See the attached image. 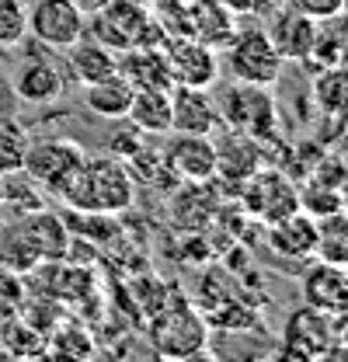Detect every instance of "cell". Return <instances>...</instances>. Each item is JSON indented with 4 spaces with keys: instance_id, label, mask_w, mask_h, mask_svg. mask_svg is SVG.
<instances>
[{
    "instance_id": "1",
    "label": "cell",
    "mask_w": 348,
    "mask_h": 362,
    "mask_svg": "<svg viewBox=\"0 0 348 362\" xmlns=\"http://www.w3.org/2000/svg\"><path fill=\"white\" fill-rule=\"evenodd\" d=\"M59 199L74 213H98V216H119L136 202V181L126 164L112 153H87L81 168L63 185Z\"/></svg>"
},
{
    "instance_id": "2",
    "label": "cell",
    "mask_w": 348,
    "mask_h": 362,
    "mask_svg": "<svg viewBox=\"0 0 348 362\" xmlns=\"http://www.w3.org/2000/svg\"><path fill=\"white\" fill-rule=\"evenodd\" d=\"M209 320L199 314L192 303L168 300L161 310L150 314L146 327V341L153 349V356L161 359H199L209 356Z\"/></svg>"
},
{
    "instance_id": "3",
    "label": "cell",
    "mask_w": 348,
    "mask_h": 362,
    "mask_svg": "<svg viewBox=\"0 0 348 362\" xmlns=\"http://www.w3.org/2000/svg\"><path fill=\"white\" fill-rule=\"evenodd\" d=\"M84 35L98 39L115 52H126L136 45H164L168 39L161 25L150 18L146 4H136V0H108L105 7L91 11Z\"/></svg>"
},
{
    "instance_id": "4",
    "label": "cell",
    "mask_w": 348,
    "mask_h": 362,
    "mask_svg": "<svg viewBox=\"0 0 348 362\" xmlns=\"http://www.w3.org/2000/svg\"><path fill=\"white\" fill-rule=\"evenodd\" d=\"M87 157V150L70 139V136H49V139H28L21 171L35 181L39 188H45L49 195H59L63 185L70 181V175L81 168V160Z\"/></svg>"
},
{
    "instance_id": "5",
    "label": "cell",
    "mask_w": 348,
    "mask_h": 362,
    "mask_svg": "<svg viewBox=\"0 0 348 362\" xmlns=\"http://www.w3.org/2000/svg\"><path fill=\"white\" fill-rule=\"evenodd\" d=\"M219 119H223V126L255 136L258 143H265V139H272L279 133V112H275L272 88H258V84H240L237 81L223 94Z\"/></svg>"
},
{
    "instance_id": "6",
    "label": "cell",
    "mask_w": 348,
    "mask_h": 362,
    "mask_svg": "<svg viewBox=\"0 0 348 362\" xmlns=\"http://www.w3.org/2000/svg\"><path fill=\"white\" fill-rule=\"evenodd\" d=\"M331 349H335V314L303 303L286 317V327L279 338L282 359H327Z\"/></svg>"
},
{
    "instance_id": "7",
    "label": "cell",
    "mask_w": 348,
    "mask_h": 362,
    "mask_svg": "<svg viewBox=\"0 0 348 362\" xmlns=\"http://www.w3.org/2000/svg\"><path fill=\"white\" fill-rule=\"evenodd\" d=\"M282 56L272 42V35L265 28H248L240 32L230 52H226V66L233 74V81L240 84H258V88H272L282 77Z\"/></svg>"
},
{
    "instance_id": "8",
    "label": "cell",
    "mask_w": 348,
    "mask_h": 362,
    "mask_svg": "<svg viewBox=\"0 0 348 362\" xmlns=\"http://www.w3.org/2000/svg\"><path fill=\"white\" fill-rule=\"evenodd\" d=\"M240 199H244V209L265 226L279 223V220H286L300 209L296 185L282 171H272V168H258L255 175L240 181Z\"/></svg>"
},
{
    "instance_id": "9",
    "label": "cell",
    "mask_w": 348,
    "mask_h": 362,
    "mask_svg": "<svg viewBox=\"0 0 348 362\" xmlns=\"http://www.w3.org/2000/svg\"><path fill=\"white\" fill-rule=\"evenodd\" d=\"M28 32L45 49H70L87 32V14L74 0H32Z\"/></svg>"
},
{
    "instance_id": "10",
    "label": "cell",
    "mask_w": 348,
    "mask_h": 362,
    "mask_svg": "<svg viewBox=\"0 0 348 362\" xmlns=\"http://www.w3.org/2000/svg\"><path fill=\"white\" fill-rule=\"evenodd\" d=\"M164 59H168V70H171L174 84H185V88H202L209 90L219 81V59L213 52V45H206L195 35H178V39H164Z\"/></svg>"
},
{
    "instance_id": "11",
    "label": "cell",
    "mask_w": 348,
    "mask_h": 362,
    "mask_svg": "<svg viewBox=\"0 0 348 362\" xmlns=\"http://www.w3.org/2000/svg\"><path fill=\"white\" fill-rule=\"evenodd\" d=\"M168 146L161 150L164 153V164L171 171L174 181H209L216 178V139L213 136H199V133H168Z\"/></svg>"
},
{
    "instance_id": "12",
    "label": "cell",
    "mask_w": 348,
    "mask_h": 362,
    "mask_svg": "<svg viewBox=\"0 0 348 362\" xmlns=\"http://www.w3.org/2000/svg\"><path fill=\"white\" fill-rule=\"evenodd\" d=\"M219 129H223L219 105L209 98V90L174 84L171 88V133L216 136Z\"/></svg>"
},
{
    "instance_id": "13",
    "label": "cell",
    "mask_w": 348,
    "mask_h": 362,
    "mask_svg": "<svg viewBox=\"0 0 348 362\" xmlns=\"http://www.w3.org/2000/svg\"><path fill=\"white\" fill-rule=\"evenodd\" d=\"M66 81H70V74L59 70V63H52V59H45V56H35V59H28V63L18 66L11 88H14V94H18L21 101H28V105H52V101L63 98Z\"/></svg>"
},
{
    "instance_id": "14",
    "label": "cell",
    "mask_w": 348,
    "mask_h": 362,
    "mask_svg": "<svg viewBox=\"0 0 348 362\" xmlns=\"http://www.w3.org/2000/svg\"><path fill=\"white\" fill-rule=\"evenodd\" d=\"M306 303L327 310V314H345L348 310V265L338 262H317L303 275Z\"/></svg>"
},
{
    "instance_id": "15",
    "label": "cell",
    "mask_w": 348,
    "mask_h": 362,
    "mask_svg": "<svg viewBox=\"0 0 348 362\" xmlns=\"http://www.w3.org/2000/svg\"><path fill=\"white\" fill-rule=\"evenodd\" d=\"M66 74L77 81V84H94V81H105L112 74H119V52L101 45L98 39H77V42L66 49Z\"/></svg>"
},
{
    "instance_id": "16",
    "label": "cell",
    "mask_w": 348,
    "mask_h": 362,
    "mask_svg": "<svg viewBox=\"0 0 348 362\" xmlns=\"http://www.w3.org/2000/svg\"><path fill=\"white\" fill-rule=\"evenodd\" d=\"M119 74L132 88H174L161 45H136V49L119 52Z\"/></svg>"
},
{
    "instance_id": "17",
    "label": "cell",
    "mask_w": 348,
    "mask_h": 362,
    "mask_svg": "<svg viewBox=\"0 0 348 362\" xmlns=\"http://www.w3.org/2000/svg\"><path fill=\"white\" fill-rule=\"evenodd\" d=\"M258 168H261V146L255 136L230 129L216 143V175H223L226 181L240 185L248 175H255Z\"/></svg>"
},
{
    "instance_id": "18",
    "label": "cell",
    "mask_w": 348,
    "mask_h": 362,
    "mask_svg": "<svg viewBox=\"0 0 348 362\" xmlns=\"http://www.w3.org/2000/svg\"><path fill=\"white\" fill-rule=\"evenodd\" d=\"M268 247L275 255H286V258L317 255V220L306 216L303 209H296L293 216L268 223Z\"/></svg>"
},
{
    "instance_id": "19",
    "label": "cell",
    "mask_w": 348,
    "mask_h": 362,
    "mask_svg": "<svg viewBox=\"0 0 348 362\" xmlns=\"http://www.w3.org/2000/svg\"><path fill=\"white\" fill-rule=\"evenodd\" d=\"M126 119L143 136H168L171 133V88H136Z\"/></svg>"
},
{
    "instance_id": "20",
    "label": "cell",
    "mask_w": 348,
    "mask_h": 362,
    "mask_svg": "<svg viewBox=\"0 0 348 362\" xmlns=\"http://www.w3.org/2000/svg\"><path fill=\"white\" fill-rule=\"evenodd\" d=\"M268 35L282 59H310L313 42H317V18H310L296 7V11L282 14L275 21V32H268Z\"/></svg>"
},
{
    "instance_id": "21",
    "label": "cell",
    "mask_w": 348,
    "mask_h": 362,
    "mask_svg": "<svg viewBox=\"0 0 348 362\" xmlns=\"http://www.w3.org/2000/svg\"><path fill=\"white\" fill-rule=\"evenodd\" d=\"M132 94H136V88H132L129 81H126L122 74H112V77H105V81L84 84V105L94 115H101V119L122 122V119L129 115Z\"/></svg>"
},
{
    "instance_id": "22",
    "label": "cell",
    "mask_w": 348,
    "mask_h": 362,
    "mask_svg": "<svg viewBox=\"0 0 348 362\" xmlns=\"http://www.w3.org/2000/svg\"><path fill=\"white\" fill-rule=\"evenodd\" d=\"M39 262H45L42 247H39L35 233L28 230L25 216H18L14 223L0 233V265L11 269V272H18V275H25V272L35 269Z\"/></svg>"
},
{
    "instance_id": "23",
    "label": "cell",
    "mask_w": 348,
    "mask_h": 362,
    "mask_svg": "<svg viewBox=\"0 0 348 362\" xmlns=\"http://www.w3.org/2000/svg\"><path fill=\"white\" fill-rule=\"evenodd\" d=\"M0 349L7 352V359H45L49 356V334L39 327H32L21 317H4L0 320Z\"/></svg>"
},
{
    "instance_id": "24",
    "label": "cell",
    "mask_w": 348,
    "mask_h": 362,
    "mask_svg": "<svg viewBox=\"0 0 348 362\" xmlns=\"http://www.w3.org/2000/svg\"><path fill=\"white\" fill-rule=\"evenodd\" d=\"M313 101L327 115L348 119V66H342V63L320 66V74L313 81Z\"/></svg>"
},
{
    "instance_id": "25",
    "label": "cell",
    "mask_w": 348,
    "mask_h": 362,
    "mask_svg": "<svg viewBox=\"0 0 348 362\" xmlns=\"http://www.w3.org/2000/svg\"><path fill=\"white\" fill-rule=\"evenodd\" d=\"M317 255L324 262L348 265V213L335 209L317 220Z\"/></svg>"
},
{
    "instance_id": "26",
    "label": "cell",
    "mask_w": 348,
    "mask_h": 362,
    "mask_svg": "<svg viewBox=\"0 0 348 362\" xmlns=\"http://www.w3.org/2000/svg\"><path fill=\"white\" fill-rule=\"evenodd\" d=\"M49 356H63V359H87L94 356V338L81 324H56L49 331Z\"/></svg>"
},
{
    "instance_id": "27",
    "label": "cell",
    "mask_w": 348,
    "mask_h": 362,
    "mask_svg": "<svg viewBox=\"0 0 348 362\" xmlns=\"http://www.w3.org/2000/svg\"><path fill=\"white\" fill-rule=\"evenodd\" d=\"M28 129L18 119H0V175L21 171L25 150H28Z\"/></svg>"
},
{
    "instance_id": "28",
    "label": "cell",
    "mask_w": 348,
    "mask_h": 362,
    "mask_svg": "<svg viewBox=\"0 0 348 362\" xmlns=\"http://www.w3.org/2000/svg\"><path fill=\"white\" fill-rule=\"evenodd\" d=\"M126 164V171L132 175L136 185H161V181L171 178V171H168V164H164V153L161 150H153V146H139L132 157L122 160Z\"/></svg>"
},
{
    "instance_id": "29",
    "label": "cell",
    "mask_w": 348,
    "mask_h": 362,
    "mask_svg": "<svg viewBox=\"0 0 348 362\" xmlns=\"http://www.w3.org/2000/svg\"><path fill=\"white\" fill-rule=\"evenodd\" d=\"M25 39H28V4L0 0V52L21 45Z\"/></svg>"
},
{
    "instance_id": "30",
    "label": "cell",
    "mask_w": 348,
    "mask_h": 362,
    "mask_svg": "<svg viewBox=\"0 0 348 362\" xmlns=\"http://www.w3.org/2000/svg\"><path fill=\"white\" fill-rule=\"evenodd\" d=\"M300 209H303L306 216L320 220V216H327V213H335V209H345V199H342L338 188L313 181L306 192H300Z\"/></svg>"
},
{
    "instance_id": "31",
    "label": "cell",
    "mask_w": 348,
    "mask_h": 362,
    "mask_svg": "<svg viewBox=\"0 0 348 362\" xmlns=\"http://www.w3.org/2000/svg\"><path fill=\"white\" fill-rule=\"evenodd\" d=\"M25 293H28V289H25V279H21L18 272H11V269L0 265V320L18 314Z\"/></svg>"
},
{
    "instance_id": "32",
    "label": "cell",
    "mask_w": 348,
    "mask_h": 362,
    "mask_svg": "<svg viewBox=\"0 0 348 362\" xmlns=\"http://www.w3.org/2000/svg\"><path fill=\"white\" fill-rule=\"evenodd\" d=\"M122 122H126L122 129H115V133L108 136V153H112V157H119V160L132 157V153L143 146V133L132 126L129 119H122Z\"/></svg>"
},
{
    "instance_id": "33",
    "label": "cell",
    "mask_w": 348,
    "mask_h": 362,
    "mask_svg": "<svg viewBox=\"0 0 348 362\" xmlns=\"http://www.w3.org/2000/svg\"><path fill=\"white\" fill-rule=\"evenodd\" d=\"M303 14L317 18V21H331L335 14H342V4L345 0H293Z\"/></svg>"
},
{
    "instance_id": "34",
    "label": "cell",
    "mask_w": 348,
    "mask_h": 362,
    "mask_svg": "<svg viewBox=\"0 0 348 362\" xmlns=\"http://www.w3.org/2000/svg\"><path fill=\"white\" fill-rule=\"evenodd\" d=\"M327 359H348V310L335 314V349Z\"/></svg>"
},
{
    "instance_id": "35",
    "label": "cell",
    "mask_w": 348,
    "mask_h": 362,
    "mask_svg": "<svg viewBox=\"0 0 348 362\" xmlns=\"http://www.w3.org/2000/svg\"><path fill=\"white\" fill-rule=\"evenodd\" d=\"M74 4H77V7L84 11V14H91V11H98V7H105L108 0H74Z\"/></svg>"
},
{
    "instance_id": "36",
    "label": "cell",
    "mask_w": 348,
    "mask_h": 362,
    "mask_svg": "<svg viewBox=\"0 0 348 362\" xmlns=\"http://www.w3.org/2000/svg\"><path fill=\"white\" fill-rule=\"evenodd\" d=\"M0 206H4V178H0Z\"/></svg>"
},
{
    "instance_id": "37",
    "label": "cell",
    "mask_w": 348,
    "mask_h": 362,
    "mask_svg": "<svg viewBox=\"0 0 348 362\" xmlns=\"http://www.w3.org/2000/svg\"><path fill=\"white\" fill-rule=\"evenodd\" d=\"M345 122H348V119H345ZM345 150H348V126H345Z\"/></svg>"
},
{
    "instance_id": "38",
    "label": "cell",
    "mask_w": 348,
    "mask_h": 362,
    "mask_svg": "<svg viewBox=\"0 0 348 362\" xmlns=\"http://www.w3.org/2000/svg\"><path fill=\"white\" fill-rule=\"evenodd\" d=\"M342 11H345V14H348V0H345V4H342Z\"/></svg>"
}]
</instances>
